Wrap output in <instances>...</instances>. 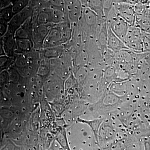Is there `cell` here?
I'll use <instances>...</instances> for the list:
<instances>
[{"mask_svg": "<svg viewBox=\"0 0 150 150\" xmlns=\"http://www.w3.org/2000/svg\"><path fill=\"white\" fill-rule=\"evenodd\" d=\"M14 15L11 4L6 7L0 10V22L8 23Z\"/></svg>", "mask_w": 150, "mask_h": 150, "instance_id": "13", "label": "cell"}, {"mask_svg": "<svg viewBox=\"0 0 150 150\" xmlns=\"http://www.w3.org/2000/svg\"><path fill=\"white\" fill-rule=\"evenodd\" d=\"M14 60V57H9L6 55L0 56V73L8 71L13 66Z\"/></svg>", "mask_w": 150, "mask_h": 150, "instance_id": "12", "label": "cell"}, {"mask_svg": "<svg viewBox=\"0 0 150 150\" xmlns=\"http://www.w3.org/2000/svg\"><path fill=\"white\" fill-rule=\"evenodd\" d=\"M16 43V54L27 53L31 50L33 43L28 38H15Z\"/></svg>", "mask_w": 150, "mask_h": 150, "instance_id": "8", "label": "cell"}, {"mask_svg": "<svg viewBox=\"0 0 150 150\" xmlns=\"http://www.w3.org/2000/svg\"><path fill=\"white\" fill-rule=\"evenodd\" d=\"M63 38H64V36L60 31V29L58 28H52L45 38L44 46L46 48L56 46L58 43L63 42L64 41Z\"/></svg>", "mask_w": 150, "mask_h": 150, "instance_id": "6", "label": "cell"}, {"mask_svg": "<svg viewBox=\"0 0 150 150\" xmlns=\"http://www.w3.org/2000/svg\"><path fill=\"white\" fill-rule=\"evenodd\" d=\"M112 11V13L108 14H110L108 16L109 28L117 37L123 41L127 35L129 25L123 19L117 16L114 9Z\"/></svg>", "mask_w": 150, "mask_h": 150, "instance_id": "3", "label": "cell"}, {"mask_svg": "<svg viewBox=\"0 0 150 150\" xmlns=\"http://www.w3.org/2000/svg\"><path fill=\"white\" fill-rule=\"evenodd\" d=\"M107 45L108 48L114 51H118L124 49H129L123 41L112 32L110 28L108 31Z\"/></svg>", "mask_w": 150, "mask_h": 150, "instance_id": "5", "label": "cell"}, {"mask_svg": "<svg viewBox=\"0 0 150 150\" xmlns=\"http://www.w3.org/2000/svg\"><path fill=\"white\" fill-rule=\"evenodd\" d=\"M134 5L131 2H120L113 6L115 13L127 22L129 26H134L136 22V13Z\"/></svg>", "mask_w": 150, "mask_h": 150, "instance_id": "2", "label": "cell"}, {"mask_svg": "<svg viewBox=\"0 0 150 150\" xmlns=\"http://www.w3.org/2000/svg\"><path fill=\"white\" fill-rule=\"evenodd\" d=\"M50 30V28L46 27L45 25H41V26L38 28H36L34 31V35L35 41L38 44L43 43L44 39H45L48 30Z\"/></svg>", "mask_w": 150, "mask_h": 150, "instance_id": "11", "label": "cell"}, {"mask_svg": "<svg viewBox=\"0 0 150 150\" xmlns=\"http://www.w3.org/2000/svg\"><path fill=\"white\" fill-rule=\"evenodd\" d=\"M88 3L90 8H91L93 12L96 13L97 15L101 16L102 14H104V5L103 4V2L102 1H91Z\"/></svg>", "mask_w": 150, "mask_h": 150, "instance_id": "14", "label": "cell"}, {"mask_svg": "<svg viewBox=\"0 0 150 150\" xmlns=\"http://www.w3.org/2000/svg\"><path fill=\"white\" fill-rule=\"evenodd\" d=\"M8 23L0 22V38H3L8 30Z\"/></svg>", "mask_w": 150, "mask_h": 150, "instance_id": "18", "label": "cell"}, {"mask_svg": "<svg viewBox=\"0 0 150 150\" xmlns=\"http://www.w3.org/2000/svg\"><path fill=\"white\" fill-rule=\"evenodd\" d=\"M74 2V5L71 4L69 6L68 9L69 10V12L70 15L71 16L72 20H76L79 17L81 16V6H80L79 2Z\"/></svg>", "mask_w": 150, "mask_h": 150, "instance_id": "16", "label": "cell"}, {"mask_svg": "<svg viewBox=\"0 0 150 150\" xmlns=\"http://www.w3.org/2000/svg\"><path fill=\"white\" fill-rule=\"evenodd\" d=\"M4 50L6 55L14 57L16 55V43L14 36L6 33L3 38Z\"/></svg>", "mask_w": 150, "mask_h": 150, "instance_id": "7", "label": "cell"}, {"mask_svg": "<svg viewBox=\"0 0 150 150\" xmlns=\"http://www.w3.org/2000/svg\"><path fill=\"white\" fill-rule=\"evenodd\" d=\"M8 71H5L0 73V86L6 85L9 80Z\"/></svg>", "mask_w": 150, "mask_h": 150, "instance_id": "17", "label": "cell"}, {"mask_svg": "<svg viewBox=\"0 0 150 150\" xmlns=\"http://www.w3.org/2000/svg\"><path fill=\"white\" fill-rule=\"evenodd\" d=\"M30 18L26 21L22 25L16 30L15 34V38H28L30 39Z\"/></svg>", "mask_w": 150, "mask_h": 150, "instance_id": "10", "label": "cell"}, {"mask_svg": "<svg viewBox=\"0 0 150 150\" xmlns=\"http://www.w3.org/2000/svg\"><path fill=\"white\" fill-rule=\"evenodd\" d=\"M144 35L142 30L137 26H130L123 43L128 48H131L136 52L144 51Z\"/></svg>", "mask_w": 150, "mask_h": 150, "instance_id": "1", "label": "cell"}, {"mask_svg": "<svg viewBox=\"0 0 150 150\" xmlns=\"http://www.w3.org/2000/svg\"><path fill=\"white\" fill-rule=\"evenodd\" d=\"M28 4V2L26 1H12L11 3L12 9L14 14L21 12L26 7Z\"/></svg>", "mask_w": 150, "mask_h": 150, "instance_id": "15", "label": "cell"}, {"mask_svg": "<svg viewBox=\"0 0 150 150\" xmlns=\"http://www.w3.org/2000/svg\"><path fill=\"white\" fill-rule=\"evenodd\" d=\"M11 2L8 1H0V10L10 5Z\"/></svg>", "mask_w": 150, "mask_h": 150, "instance_id": "19", "label": "cell"}, {"mask_svg": "<svg viewBox=\"0 0 150 150\" xmlns=\"http://www.w3.org/2000/svg\"><path fill=\"white\" fill-rule=\"evenodd\" d=\"M31 11L29 7H26L19 13L15 15L8 23L6 33L14 36L16 30L30 18Z\"/></svg>", "mask_w": 150, "mask_h": 150, "instance_id": "4", "label": "cell"}, {"mask_svg": "<svg viewBox=\"0 0 150 150\" xmlns=\"http://www.w3.org/2000/svg\"><path fill=\"white\" fill-rule=\"evenodd\" d=\"M3 44V38H0V56L5 55Z\"/></svg>", "mask_w": 150, "mask_h": 150, "instance_id": "20", "label": "cell"}, {"mask_svg": "<svg viewBox=\"0 0 150 150\" xmlns=\"http://www.w3.org/2000/svg\"><path fill=\"white\" fill-rule=\"evenodd\" d=\"M78 121L81 123H86L90 126L92 131L93 132L96 142V144H97L98 132H99L100 126L103 122V119L102 118H98V119H93L90 121H87V120H83L81 118H78Z\"/></svg>", "mask_w": 150, "mask_h": 150, "instance_id": "9", "label": "cell"}]
</instances>
